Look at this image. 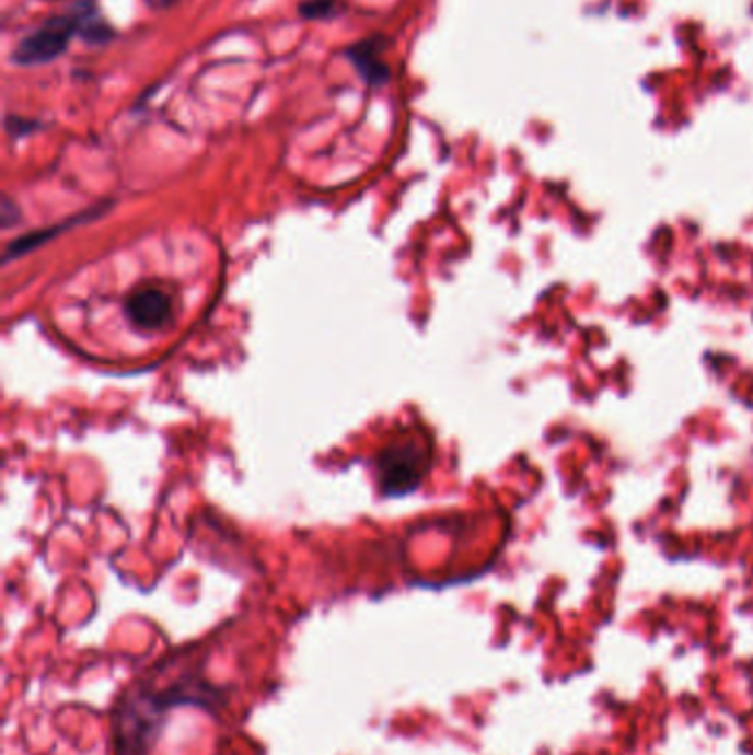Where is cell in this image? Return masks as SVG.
Returning <instances> with one entry per match:
<instances>
[{
    "mask_svg": "<svg viewBox=\"0 0 753 755\" xmlns=\"http://www.w3.org/2000/svg\"><path fill=\"white\" fill-rule=\"evenodd\" d=\"M385 47H387L385 36H371L347 47V58L351 60V65L356 67V71L369 86H383L392 78V71L387 62L383 60Z\"/></svg>",
    "mask_w": 753,
    "mask_h": 755,
    "instance_id": "obj_4",
    "label": "cell"
},
{
    "mask_svg": "<svg viewBox=\"0 0 753 755\" xmlns=\"http://www.w3.org/2000/svg\"><path fill=\"white\" fill-rule=\"evenodd\" d=\"M175 3V0H160V5L162 8H169V5H173Z\"/></svg>",
    "mask_w": 753,
    "mask_h": 755,
    "instance_id": "obj_8",
    "label": "cell"
},
{
    "mask_svg": "<svg viewBox=\"0 0 753 755\" xmlns=\"http://www.w3.org/2000/svg\"><path fill=\"white\" fill-rule=\"evenodd\" d=\"M127 316L134 325L142 329H160L169 325L175 316L173 312V297L160 288H142L136 290L127 299Z\"/></svg>",
    "mask_w": 753,
    "mask_h": 755,
    "instance_id": "obj_3",
    "label": "cell"
},
{
    "mask_svg": "<svg viewBox=\"0 0 753 755\" xmlns=\"http://www.w3.org/2000/svg\"><path fill=\"white\" fill-rule=\"evenodd\" d=\"M78 36L89 45H106L115 38V30L95 14V8L91 3H86L84 12H80Z\"/></svg>",
    "mask_w": 753,
    "mask_h": 755,
    "instance_id": "obj_5",
    "label": "cell"
},
{
    "mask_svg": "<svg viewBox=\"0 0 753 755\" xmlns=\"http://www.w3.org/2000/svg\"><path fill=\"white\" fill-rule=\"evenodd\" d=\"M78 30H80V12L49 19L47 23H43L36 32L25 36L16 45L12 60L21 67L49 65L65 54L69 40L78 34Z\"/></svg>",
    "mask_w": 753,
    "mask_h": 755,
    "instance_id": "obj_1",
    "label": "cell"
},
{
    "mask_svg": "<svg viewBox=\"0 0 753 755\" xmlns=\"http://www.w3.org/2000/svg\"><path fill=\"white\" fill-rule=\"evenodd\" d=\"M345 5L340 0H305L299 5V16L303 21H332L343 14Z\"/></svg>",
    "mask_w": 753,
    "mask_h": 755,
    "instance_id": "obj_6",
    "label": "cell"
},
{
    "mask_svg": "<svg viewBox=\"0 0 753 755\" xmlns=\"http://www.w3.org/2000/svg\"><path fill=\"white\" fill-rule=\"evenodd\" d=\"M8 133L16 140V138H25L30 133H34L38 129V121L36 119H25V117H16V115H10L8 117Z\"/></svg>",
    "mask_w": 753,
    "mask_h": 755,
    "instance_id": "obj_7",
    "label": "cell"
},
{
    "mask_svg": "<svg viewBox=\"0 0 753 755\" xmlns=\"http://www.w3.org/2000/svg\"><path fill=\"white\" fill-rule=\"evenodd\" d=\"M422 460L414 446L390 449L381 457V479L392 495H405L414 490L422 475Z\"/></svg>",
    "mask_w": 753,
    "mask_h": 755,
    "instance_id": "obj_2",
    "label": "cell"
}]
</instances>
